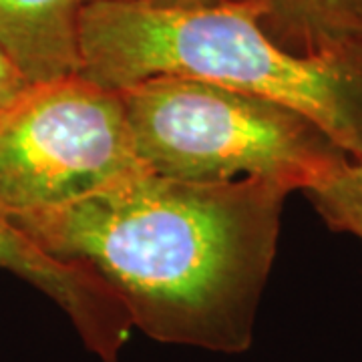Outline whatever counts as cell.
Listing matches in <instances>:
<instances>
[{
  "mask_svg": "<svg viewBox=\"0 0 362 362\" xmlns=\"http://www.w3.org/2000/svg\"><path fill=\"white\" fill-rule=\"evenodd\" d=\"M81 73L121 90L143 78H202L292 107L362 161V49L300 57L259 25L246 0L192 8L85 4Z\"/></svg>",
  "mask_w": 362,
  "mask_h": 362,
  "instance_id": "2",
  "label": "cell"
},
{
  "mask_svg": "<svg viewBox=\"0 0 362 362\" xmlns=\"http://www.w3.org/2000/svg\"><path fill=\"white\" fill-rule=\"evenodd\" d=\"M288 187L135 173L63 206L11 216L49 256L97 274L133 328L163 344L252 349Z\"/></svg>",
  "mask_w": 362,
  "mask_h": 362,
  "instance_id": "1",
  "label": "cell"
},
{
  "mask_svg": "<svg viewBox=\"0 0 362 362\" xmlns=\"http://www.w3.org/2000/svg\"><path fill=\"white\" fill-rule=\"evenodd\" d=\"M0 268L35 286L65 312L85 349L101 362H119L133 322L127 308L87 268L49 256L0 207Z\"/></svg>",
  "mask_w": 362,
  "mask_h": 362,
  "instance_id": "5",
  "label": "cell"
},
{
  "mask_svg": "<svg viewBox=\"0 0 362 362\" xmlns=\"http://www.w3.org/2000/svg\"><path fill=\"white\" fill-rule=\"evenodd\" d=\"M286 51L312 57L362 49V0H246Z\"/></svg>",
  "mask_w": 362,
  "mask_h": 362,
  "instance_id": "7",
  "label": "cell"
},
{
  "mask_svg": "<svg viewBox=\"0 0 362 362\" xmlns=\"http://www.w3.org/2000/svg\"><path fill=\"white\" fill-rule=\"evenodd\" d=\"M30 87L33 83L21 73L13 59L0 49V113L21 101Z\"/></svg>",
  "mask_w": 362,
  "mask_h": 362,
  "instance_id": "9",
  "label": "cell"
},
{
  "mask_svg": "<svg viewBox=\"0 0 362 362\" xmlns=\"http://www.w3.org/2000/svg\"><path fill=\"white\" fill-rule=\"evenodd\" d=\"M304 194L330 230L362 242V161H349Z\"/></svg>",
  "mask_w": 362,
  "mask_h": 362,
  "instance_id": "8",
  "label": "cell"
},
{
  "mask_svg": "<svg viewBox=\"0 0 362 362\" xmlns=\"http://www.w3.org/2000/svg\"><path fill=\"white\" fill-rule=\"evenodd\" d=\"M119 95L143 168L163 177L306 192L352 161L296 109L218 83L159 75Z\"/></svg>",
  "mask_w": 362,
  "mask_h": 362,
  "instance_id": "3",
  "label": "cell"
},
{
  "mask_svg": "<svg viewBox=\"0 0 362 362\" xmlns=\"http://www.w3.org/2000/svg\"><path fill=\"white\" fill-rule=\"evenodd\" d=\"M83 0H0V49L33 85L81 73Z\"/></svg>",
  "mask_w": 362,
  "mask_h": 362,
  "instance_id": "6",
  "label": "cell"
},
{
  "mask_svg": "<svg viewBox=\"0 0 362 362\" xmlns=\"http://www.w3.org/2000/svg\"><path fill=\"white\" fill-rule=\"evenodd\" d=\"M85 4L95 2H111V4H143L153 8H192V6H209L228 0H83Z\"/></svg>",
  "mask_w": 362,
  "mask_h": 362,
  "instance_id": "10",
  "label": "cell"
},
{
  "mask_svg": "<svg viewBox=\"0 0 362 362\" xmlns=\"http://www.w3.org/2000/svg\"><path fill=\"white\" fill-rule=\"evenodd\" d=\"M147 171L119 90L83 73L33 85L0 113V207L63 206Z\"/></svg>",
  "mask_w": 362,
  "mask_h": 362,
  "instance_id": "4",
  "label": "cell"
}]
</instances>
